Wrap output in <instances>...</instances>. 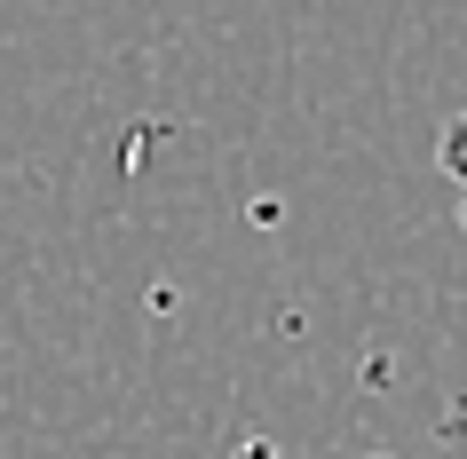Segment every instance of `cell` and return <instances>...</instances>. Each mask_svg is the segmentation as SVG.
<instances>
[{"mask_svg":"<svg viewBox=\"0 0 467 459\" xmlns=\"http://www.w3.org/2000/svg\"><path fill=\"white\" fill-rule=\"evenodd\" d=\"M436 167H443V183L460 191V222H467V111L451 127H443V143H436Z\"/></svg>","mask_w":467,"mask_h":459,"instance_id":"2","label":"cell"},{"mask_svg":"<svg viewBox=\"0 0 467 459\" xmlns=\"http://www.w3.org/2000/svg\"><path fill=\"white\" fill-rule=\"evenodd\" d=\"M380 459H467V404H451L436 420V435L420 443V452H380Z\"/></svg>","mask_w":467,"mask_h":459,"instance_id":"1","label":"cell"}]
</instances>
